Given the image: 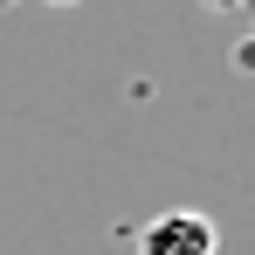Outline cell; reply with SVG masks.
<instances>
[{"label": "cell", "mask_w": 255, "mask_h": 255, "mask_svg": "<svg viewBox=\"0 0 255 255\" xmlns=\"http://www.w3.org/2000/svg\"><path fill=\"white\" fill-rule=\"evenodd\" d=\"M138 255H221V228L200 207H166L159 221H145Z\"/></svg>", "instance_id": "6da1fadb"}, {"label": "cell", "mask_w": 255, "mask_h": 255, "mask_svg": "<svg viewBox=\"0 0 255 255\" xmlns=\"http://www.w3.org/2000/svg\"><path fill=\"white\" fill-rule=\"evenodd\" d=\"M207 7H249V0H207Z\"/></svg>", "instance_id": "7a4b0ae2"}, {"label": "cell", "mask_w": 255, "mask_h": 255, "mask_svg": "<svg viewBox=\"0 0 255 255\" xmlns=\"http://www.w3.org/2000/svg\"><path fill=\"white\" fill-rule=\"evenodd\" d=\"M48 7H76V0H48Z\"/></svg>", "instance_id": "3957f363"}]
</instances>
